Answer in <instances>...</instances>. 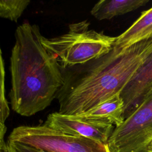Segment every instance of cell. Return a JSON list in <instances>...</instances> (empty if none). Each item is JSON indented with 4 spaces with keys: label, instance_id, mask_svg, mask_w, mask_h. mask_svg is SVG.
<instances>
[{
    "label": "cell",
    "instance_id": "cell-1",
    "mask_svg": "<svg viewBox=\"0 0 152 152\" xmlns=\"http://www.w3.org/2000/svg\"><path fill=\"white\" fill-rule=\"evenodd\" d=\"M152 52V38L129 47L113 46L85 64L62 67L63 85L56 99L60 113L80 115L122 91Z\"/></svg>",
    "mask_w": 152,
    "mask_h": 152
},
{
    "label": "cell",
    "instance_id": "cell-2",
    "mask_svg": "<svg viewBox=\"0 0 152 152\" xmlns=\"http://www.w3.org/2000/svg\"><path fill=\"white\" fill-rule=\"evenodd\" d=\"M40 28L28 21L17 27L10 58L12 109L30 116L45 109L63 85L61 66L42 45Z\"/></svg>",
    "mask_w": 152,
    "mask_h": 152
},
{
    "label": "cell",
    "instance_id": "cell-3",
    "mask_svg": "<svg viewBox=\"0 0 152 152\" xmlns=\"http://www.w3.org/2000/svg\"><path fill=\"white\" fill-rule=\"evenodd\" d=\"M89 27L87 20L71 23L65 34L52 38L42 36L41 42L62 67L85 64L108 53L116 40V37L89 29Z\"/></svg>",
    "mask_w": 152,
    "mask_h": 152
},
{
    "label": "cell",
    "instance_id": "cell-16",
    "mask_svg": "<svg viewBox=\"0 0 152 152\" xmlns=\"http://www.w3.org/2000/svg\"><path fill=\"white\" fill-rule=\"evenodd\" d=\"M4 152H14L13 149L12 148V147H11V145L8 142H5L4 144Z\"/></svg>",
    "mask_w": 152,
    "mask_h": 152
},
{
    "label": "cell",
    "instance_id": "cell-11",
    "mask_svg": "<svg viewBox=\"0 0 152 152\" xmlns=\"http://www.w3.org/2000/svg\"><path fill=\"white\" fill-rule=\"evenodd\" d=\"M30 3L28 0H0V17L17 21Z\"/></svg>",
    "mask_w": 152,
    "mask_h": 152
},
{
    "label": "cell",
    "instance_id": "cell-5",
    "mask_svg": "<svg viewBox=\"0 0 152 152\" xmlns=\"http://www.w3.org/2000/svg\"><path fill=\"white\" fill-rule=\"evenodd\" d=\"M152 140V88L137 107L115 128L107 145L110 152H143Z\"/></svg>",
    "mask_w": 152,
    "mask_h": 152
},
{
    "label": "cell",
    "instance_id": "cell-13",
    "mask_svg": "<svg viewBox=\"0 0 152 152\" xmlns=\"http://www.w3.org/2000/svg\"><path fill=\"white\" fill-rule=\"evenodd\" d=\"M7 142L10 144L14 152H48L17 142Z\"/></svg>",
    "mask_w": 152,
    "mask_h": 152
},
{
    "label": "cell",
    "instance_id": "cell-12",
    "mask_svg": "<svg viewBox=\"0 0 152 152\" xmlns=\"http://www.w3.org/2000/svg\"><path fill=\"white\" fill-rule=\"evenodd\" d=\"M9 115L10 108L8 103L5 97V94L0 92V124H5Z\"/></svg>",
    "mask_w": 152,
    "mask_h": 152
},
{
    "label": "cell",
    "instance_id": "cell-15",
    "mask_svg": "<svg viewBox=\"0 0 152 152\" xmlns=\"http://www.w3.org/2000/svg\"><path fill=\"white\" fill-rule=\"evenodd\" d=\"M7 127L5 124H0V147H1L4 142V136L6 133Z\"/></svg>",
    "mask_w": 152,
    "mask_h": 152
},
{
    "label": "cell",
    "instance_id": "cell-18",
    "mask_svg": "<svg viewBox=\"0 0 152 152\" xmlns=\"http://www.w3.org/2000/svg\"><path fill=\"white\" fill-rule=\"evenodd\" d=\"M5 142H4V144L1 146L0 147V152H4V144H5Z\"/></svg>",
    "mask_w": 152,
    "mask_h": 152
},
{
    "label": "cell",
    "instance_id": "cell-7",
    "mask_svg": "<svg viewBox=\"0 0 152 152\" xmlns=\"http://www.w3.org/2000/svg\"><path fill=\"white\" fill-rule=\"evenodd\" d=\"M152 88V52L145 59L121 93L124 102V119L139 104Z\"/></svg>",
    "mask_w": 152,
    "mask_h": 152
},
{
    "label": "cell",
    "instance_id": "cell-17",
    "mask_svg": "<svg viewBox=\"0 0 152 152\" xmlns=\"http://www.w3.org/2000/svg\"><path fill=\"white\" fill-rule=\"evenodd\" d=\"M143 152H152V140L150 142Z\"/></svg>",
    "mask_w": 152,
    "mask_h": 152
},
{
    "label": "cell",
    "instance_id": "cell-4",
    "mask_svg": "<svg viewBox=\"0 0 152 152\" xmlns=\"http://www.w3.org/2000/svg\"><path fill=\"white\" fill-rule=\"evenodd\" d=\"M8 142H17L48 152H110L107 144L65 134L45 124L15 128Z\"/></svg>",
    "mask_w": 152,
    "mask_h": 152
},
{
    "label": "cell",
    "instance_id": "cell-9",
    "mask_svg": "<svg viewBox=\"0 0 152 152\" xmlns=\"http://www.w3.org/2000/svg\"><path fill=\"white\" fill-rule=\"evenodd\" d=\"M150 38H152V7L141 12L130 27L116 37L114 46L125 48Z\"/></svg>",
    "mask_w": 152,
    "mask_h": 152
},
{
    "label": "cell",
    "instance_id": "cell-6",
    "mask_svg": "<svg viewBox=\"0 0 152 152\" xmlns=\"http://www.w3.org/2000/svg\"><path fill=\"white\" fill-rule=\"evenodd\" d=\"M44 124L66 134L87 138L104 144H107L115 128L111 124L88 121L58 112L49 114Z\"/></svg>",
    "mask_w": 152,
    "mask_h": 152
},
{
    "label": "cell",
    "instance_id": "cell-14",
    "mask_svg": "<svg viewBox=\"0 0 152 152\" xmlns=\"http://www.w3.org/2000/svg\"><path fill=\"white\" fill-rule=\"evenodd\" d=\"M0 92L5 94V70L2 52L0 48Z\"/></svg>",
    "mask_w": 152,
    "mask_h": 152
},
{
    "label": "cell",
    "instance_id": "cell-8",
    "mask_svg": "<svg viewBox=\"0 0 152 152\" xmlns=\"http://www.w3.org/2000/svg\"><path fill=\"white\" fill-rule=\"evenodd\" d=\"M124 102L117 94L80 115L84 119L111 124L117 126L124 120Z\"/></svg>",
    "mask_w": 152,
    "mask_h": 152
},
{
    "label": "cell",
    "instance_id": "cell-10",
    "mask_svg": "<svg viewBox=\"0 0 152 152\" xmlns=\"http://www.w3.org/2000/svg\"><path fill=\"white\" fill-rule=\"evenodd\" d=\"M148 2V0H101L91 10V14L98 20H110L134 11Z\"/></svg>",
    "mask_w": 152,
    "mask_h": 152
}]
</instances>
